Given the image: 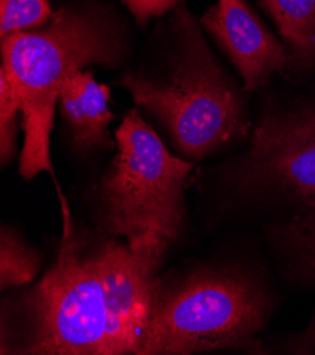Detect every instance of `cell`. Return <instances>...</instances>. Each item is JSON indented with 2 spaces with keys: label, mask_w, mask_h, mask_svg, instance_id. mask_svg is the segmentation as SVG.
I'll return each instance as SVG.
<instances>
[{
  "label": "cell",
  "mask_w": 315,
  "mask_h": 355,
  "mask_svg": "<svg viewBox=\"0 0 315 355\" xmlns=\"http://www.w3.org/2000/svg\"><path fill=\"white\" fill-rule=\"evenodd\" d=\"M62 235L44 277L5 307L2 354L138 355L160 285L165 239L132 248L118 238L80 236L57 191Z\"/></svg>",
  "instance_id": "obj_1"
},
{
  "label": "cell",
  "mask_w": 315,
  "mask_h": 355,
  "mask_svg": "<svg viewBox=\"0 0 315 355\" xmlns=\"http://www.w3.org/2000/svg\"><path fill=\"white\" fill-rule=\"evenodd\" d=\"M120 34L98 13L62 9L34 30L2 35V74L20 106L24 144L20 174L31 180L42 171L57 184L50 156L54 110L61 89L87 67L116 65L123 57Z\"/></svg>",
  "instance_id": "obj_2"
},
{
  "label": "cell",
  "mask_w": 315,
  "mask_h": 355,
  "mask_svg": "<svg viewBox=\"0 0 315 355\" xmlns=\"http://www.w3.org/2000/svg\"><path fill=\"white\" fill-rule=\"evenodd\" d=\"M270 296L246 272L201 268L160 280L138 355H188L218 349L260 351L258 334Z\"/></svg>",
  "instance_id": "obj_3"
},
{
  "label": "cell",
  "mask_w": 315,
  "mask_h": 355,
  "mask_svg": "<svg viewBox=\"0 0 315 355\" xmlns=\"http://www.w3.org/2000/svg\"><path fill=\"white\" fill-rule=\"evenodd\" d=\"M116 145L112 163L92 187L100 235L125 238L132 248L177 241L194 163L174 156L137 110L118 128Z\"/></svg>",
  "instance_id": "obj_4"
},
{
  "label": "cell",
  "mask_w": 315,
  "mask_h": 355,
  "mask_svg": "<svg viewBox=\"0 0 315 355\" xmlns=\"http://www.w3.org/2000/svg\"><path fill=\"white\" fill-rule=\"evenodd\" d=\"M165 77L125 74L120 85L153 115L187 160L213 155L246 129L243 101L191 20Z\"/></svg>",
  "instance_id": "obj_5"
},
{
  "label": "cell",
  "mask_w": 315,
  "mask_h": 355,
  "mask_svg": "<svg viewBox=\"0 0 315 355\" xmlns=\"http://www.w3.org/2000/svg\"><path fill=\"white\" fill-rule=\"evenodd\" d=\"M232 174L244 196L315 208V95L290 111L264 115Z\"/></svg>",
  "instance_id": "obj_6"
},
{
  "label": "cell",
  "mask_w": 315,
  "mask_h": 355,
  "mask_svg": "<svg viewBox=\"0 0 315 355\" xmlns=\"http://www.w3.org/2000/svg\"><path fill=\"white\" fill-rule=\"evenodd\" d=\"M244 83L253 91L287 67L289 51L242 0H218L201 19Z\"/></svg>",
  "instance_id": "obj_7"
},
{
  "label": "cell",
  "mask_w": 315,
  "mask_h": 355,
  "mask_svg": "<svg viewBox=\"0 0 315 355\" xmlns=\"http://www.w3.org/2000/svg\"><path fill=\"white\" fill-rule=\"evenodd\" d=\"M111 91L99 84L89 71H80L61 89L58 105L74 144L81 150L108 148ZM112 146V145H111Z\"/></svg>",
  "instance_id": "obj_8"
},
{
  "label": "cell",
  "mask_w": 315,
  "mask_h": 355,
  "mask_svg": "<svg viewBox=\"0 0 315 355\" xmlns=\"http://www.w3.org/2000/svg\"><path fill=\"white\" fill-rule=\"evenodd\" d=\"M287 46L289 67H315V0H260Z\"/></svg>",
  "instance_id": "obj_9"
},
{
  "label": "cell",
  "mask_w": 315,
  "mask_h": 355,
  "mask_svg": "<svg viewBox=\"0 0 315 355\" xmlns=\"http://www.w3.org/2000/svg\"><path fill=\"white\" fill-rule=\"evenodd\" d=\"M269 238L289 272L315 286V208L271 227Z\"/></svg>",
  "instance_id": "obj_10"
},
{
  "label": "cell",
  "mask_w": 315,
  "mask_h": 355,
  "mask_svg": "<svg viewBox=\"0 0 315 355\" xmlns=\"http://www.w3.org/2000/svg\"><path fill=\"white\" fill-rule=\"evenodd\" d=\"M39 254L10 227L0 234V286L19 288L31 283L40 272Z\"/></svg>",
  "instance_id": "obj_11"
},
{
  "label": "cell",
  "mask_w": 315,
  "mask_h": 355,
  "mask_svg": "<svg viewBox=\"0 0 315 355\" xmlns=\"http://www.w3.org/2000/svg\"><path fill=\"white\" fill-rule=\"evenodd\" d=\"M53 10L50 0H2L0 2V27L2 35L46 26Z\"/></svg>",
  "instance_id": "obj_12"
},
{
  "label": "cell",
  "mask_w": 315,
  "mask_h": 355,
  "mask_svg": "<svg viewBox=\"0 0 315 355\" xmlns=\"http://www.w3.org/2000/svg\"><path fill=\"white\" fill-rule=\"evenodd\" d=\"M17 114H20L19 101L6 78L0 74V159L3 166L10 163L16 153Z\"/></svg>",
  "instance_id": "obj_13"
},
{
  "label": "cell",
  "mask_w": 315,
  "mask_h": 355,
  "mask_svg": "<svg viewBox=\"0 0 315 355\" xmlns=\"http://www.w3.org/2000/svg\"><path fill=\"white\" fill-rule=\"evenodd\" d=\"M123 2L138 21H146L172 9L180 0H123Z\"/></svg>",
  "instance_id": "obj_14"
}]
</instances>
